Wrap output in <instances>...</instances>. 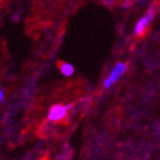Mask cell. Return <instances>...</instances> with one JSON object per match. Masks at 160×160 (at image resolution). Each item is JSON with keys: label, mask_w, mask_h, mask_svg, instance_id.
<instances>
[{"label": "cell", "mask_w": 160, "mask_h": 160, "mask_svg": "<svg viewBox=\"0 0 160 160\" xmlns=\"http://www.w3.org/2000/svg\"><path fill=\"white\" fill-rule=\"evenodd\" d=\"M127 71V64L124 62H119L117 63L114 68L112 69V71L110 72L109 76L104 81V87L105 88H110L112 85H114L115 82H117L121 79L122 76L125 74V72Z\"/></svg>", "instance_id": "cell-1"}, {"label": "cell", "mask_w": 160, "mask_h": 160, "mask_svg": "<svg viewBox=\"0 0 160 160\" xmlns=\"http://www.w3.org/2000/svg\"><path fill=\"white\" fill-rule=\"evenodd\" d=\"M60 71L61 74L65 76V77H70L75 72V68L70 63H62L60 65Z\"/></svg>", "instance_id": "cell-4"}, {"label": "cell", "mask_w": 160, "mask_h": 160, "mask_svg": "<svg viewBox=\"0 0 160 160\" xmlns=\"http://www.w3.org/2000/svg\"><path fill=\"white\" fill-rule=\"evenodd\" d=\"M4 99V92H3V89L0 88V103H1Z\"/></svg>", "instance_id": "cell-5"}, {"label": "cell", "mask_w": 160, "mask_h": 160, "mask_svg": "<svg viewBox=\"0 0 160 160\" xmlns=\"http://www.w3.org/2000/svg\"><path fill=\"white\" fill-rule=\"evenodd\" d=\"M70 108H71V105L54 104L53 106L50 107L49 111H48V115H47L48 120L54 123L64 120L68 114V110Z\"/></svg>", "instance_id": "cell-2"}, {"label": "cell", "mask_w": 160, "mask_h": 160, "mask_svg": "<svg viewBox=\"0 0 160 160\" xmlns=\"http://www.w3.org/2000/svg\"><path fill=\"white\" fill-rule=\"evenodd\" d=\"M153 17H154V9L151 7V8L148 11L147 15H145L144 17H142L137 23V26L135 28V33L137 34V36H141V34H142L144 32L145 29L148 28V26L152 21Z\"/></svg>", "instance_id": "cell-3"}]
</instances>
